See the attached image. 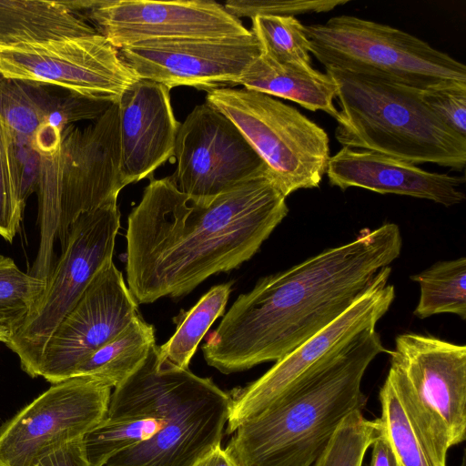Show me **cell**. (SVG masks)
<instances>
[{
    "mask_svg": "<svg viewBox=\"0 0 466 466\" xmlns=\"http://www.w3.org/2000/svg\"><path fill=\"white\" fill-rule=\"evenodd\" d=\"M118 50L139 79L208 93L238 86L243 72L261 54L251 31L234 36L147 41Z\"/></svg>",
    "mask_w": 466,
    "mask_h": 466,
    "instance_id": "cell-15",
    "label": "cell"
},
{
    "mask_svg": "<svg viewBox=\"0 0 466 466\" xmlns=\"http://www.w3.org/2000/svg\"><path fill=\"white\" fill-rule=\"evenodd\" d=\"M116 200L82 214L71 225L44 290L5 344L32 378L37 377L44 350L56 329L96 274L113 260L121 216Z\"/></svg>",
    "mask_w": 466,
    "mask_h": 466,
    "instance_id": "cell-9",
    "label": "cell"
},
{
    "mask_svg": "<svg viewBox=\"0 0 466 466\" xmlns=\"http://www.w3.org/2000/svg\"><path fill=\"white\" fill-rule=\"evenodd\" d=\"M325 69L337 85L340 110L335 118V137L342 147L412 165L464 168L466 137L446 127L425 106L421 90L370 73Z\"/></svg>",
    "mask_w": 466,
    "mask_h": 466,
    "instance_id": "cell-4",
    "label": "cell"
},
{
    "mask_svg": "<svg viewBox=\"0 0 466 466\" xmlns=\"http://www.w3.org/2000/svg\"><path fill=\"white\" fill-rule=\"evenodd\" d=\"M168 86L137 79L118 100L120 181L126 186L152 177L174 155L180 123Z\"/></svg>",
    "mask_w": 466,
    "mask_h": 466,
    "instance_id": "cell-18",
    "label": "cell"
},
{
    "mask_svg": "<svg viewBox=\"0 0 466 466\" xmlns=\"http://www.w3.org/2000/svg\"><path fill=\"white\" fill-rule=\"evenodd\" d=\"M206 102L238 128L282 193L319 187L330 157L326 131L295 107L246 88L208 92Z\"/></svg>",
    "mask_w": 466,
    "mask_h": 466,
    "instance_id": "cell-8",
    "label": "cell"
},
{
    "mask_svg": "<svg viewBox=\"0 0 466 466\" xmlns=\"http://www.w3.org/2000/svg\"><path fill=\"white\" fill-rule=\"evenodd\" d=\"M250 30L261 52L279 62L310 65L309 39L305 25L292 15H258Z\"/></svg>",
    "mask_w": 466,
    "mask_h": 466,
    "instance_id": "cell-27",
    "label": "cell"
},
{
    "mask_svg": "<svg viewBox=\"0 0 466 466\" xmlns=\"http://www.w3.org/2000/svg\"><path fill=\"white\" fill-rule=\"evenodd\" d=\"M43 86L0 77V114L12 137L40 152L56 149L67 127L96 120L109 106L105 101L72 94L55 96Z\"/></svg>",
    "mask_w": 466,
    "mask_h": 466,
    "instance_id": "cell-20",
    "label": "cell"
},
{
    "mask_svg": "<svg viewBox=\"0 0 466 466\" xmlns=\"http://www.w3.org/2000/svg\"><path fill=\"white\" fill-rule=\"evenodd\" d=\"M420 97L446 127L466 137V83L451 82L421 90Z\"/></svg>",
    "mask_w": 466,
    "mask_h": 466,
    "instance_id": "cell-32",
    "label": "cell"
},
{
    "mask_svg": "<svg viewBox=\"0 0 466 466\" xmlns=\"http://www.w3.org/2000/svg\"><path fill=\"white\" fill-rule=\"evenodd\" d=\"M232 284L231 281L212 287L185 312L173 336L158 348L159 361L188 369L200 340L224 313Z\"/></svg>",
    "mask_w": 466,
    "mask_h": 466,
    "instance_id": "cell-25",
    "label": "cell"
},
{
    "mask_svg": "<svg viewBox=\"0 0 466 466\" xmlns=\"http://www.w3.org/2000/svg\"><path fill=\"white\" fill-rule=\"evenodd\" d=\"M230 408L229 393L211 379L177 368L167 423L150 440L119 452L105 466H194L221 445Z\"/></svg>",
    "mask_w": 466,
    "mask_h": 466,
    "instance_id": "cell-13",
    "label": "cell"
},
{
    "mask_svg": "<svg viewBox=\"0 0 466 466\" xmlns=\"http://www.w3.org/2000/svg\"><path fill=\"white\" fill-rule=\"evenodd\" d=\"M111 388L88 376L53 384L0 427V466H37L105 417Z\"/></svg>",
    "mask_w": 466,
    "mask_h": 466,
    "instance_id": "cell-11",
    "label": "cell"
},
{
    "mask_svg": "<svg viewBox=\"0 0 466 466\" xmlns=\"http://www.w3.org/2000/svg\"><path fill=\"white\" fill-rule=\"evenodd\" d=\"M244 88L295 102L309 111H323L336 118L337 85L327 73L311 65L279 62L261 52L243 72Z\"/></svg>",
    "mask_w": 466,
    "mask_h": 466,
    "instance_id": "cell-21",
    "label": "cell"
},
{
    "mask_svg": "<svg viewBox=\"0 0 466 466\" xmlns=\"http://www.w3.org/2000/svg\"><path fill=\"white\" fill-rule=\"evenodd\" d=\"M370 448V458L365 466H399L390 443L378 431Z\"/></svg>",
    "mask_w": 466,
    "mask_h": 466,
    "instance_id": "cell-34",
    "label": "cell"
},
{
    "mask_svg": "<svg viewBox=\"0 0 466 466\" xmlns=\"http://www.w3.org/2000/svg\"><path fill=\"white\" fill-rule=\"evenodd\" d=\"M0 77L53 85L110 103L139 79L99 33L0 48Z\"/></svg>",
    "mask_w": 466,
    "mask_h": 466,
    "instance_id": "cell-12",
    "label": "cell"
},
{
    "mask_svg": "<svg viewBox=\"0 0 466 466\" xmlns=\"http://www.w3.org/2000/svg\"><path fill=\"white\" fill-rule=\"evenodd\" d=\"M401 248L400 227L388 222L258 279L208 335L206 362L229 374L278 361L347 310Z\"/></svg>",
    "mask_w": 466,
    "mask_h": 466,
    "instance_id": "cell-2",
    "label": "cell"
},
{
    "mask_svg": "<svg viewBox=\"0 0 466 466\" xmlns=\"http://www.w3.org/2000/svg\"><path fill=\"white\" fill-rule=\"evenodd\" d=\"M46 281L22 271L9 257L0 255V326L11 335L27 317Z\"/></svg>",
    "mask_w": 466,
    "mask_h": 466,
    "instance_id": "cell-28",
    "label": "cell"
},
{
    "mask_svg": "<svg viewBox=\"0 0 466 466\" xmlns=\"http://www.w3.org/2000/svg\"><path fill=\"white\" fill-rule=\"evenodd\" d=\"M388 352L387 379L431 455L447 466L448 451L466 438V346L402 333Z\"/></svg>",
    "mask_w": 466,
    "mask_h": 466,
    "instance_id": "cell-6",
    "label": "cell"
},
{
    "mask_svg": "<svg viewBox=\"0 0 466 466\" xmlns=\"http://www.w3.org/2000/svg\"><path fill=\"white\" fill-rule=\"evenodd\" d=\"M154 344V327L138 314L116 336L83 361L73 377H92L115 389L141 366Z\"/></svg>",
    "mask_w": 466,
    "mask_h": 466,
    "instance_id": "cell-23",
    "label": "cell"
},
{
    "mask_svg": "<svg viewBox=\"0 0 466 466\" xmlns=\"http://www.w3.org/2000/svg\"><path fill=\"white\" fill-rule=\"evenodd\" d=\"M37 466H91L84 452L82 439L71 441L44 458Z\"/></svg>",
    "mask_w": 466,
    "mask_h": 466,
    "instance_id": "cell-33",
    "label": "cell"
},
{
    "mask_svg": "<svg viewBox=\"0 0 466 466\" xmlns=\"http://www.w3.org/2000/svg\"><path fill=\"white\" fill-rule=\"evenodd\" d=\"M390 266L381 268L365 291L329 325L275 362L261 377L230 393L226 433L232 434L319 366L343 350L362 332L375 329L395 299Z\"/></svg>",
    "mask_w": 466,
    "mask_h": 466,
    "instance_id": "cell-10",
    "label": "cell"
},
{
    "mask_svg": "<svg viewBox=\"0 0 466 466\" xmlns=\"http://www.w3.org/2000/svg\"><path fill=\"white\" fill-rule=\"evenodd\" d=\"M325 175L330 186L341 190L361 187L380 194L423 198L445 207L465 199L461 189L464 177L430 172L374 151L342 147L329 157Z\"/></svg>",
    "mask_w": 466,
    "mask_h": 466,
    "instance_id": "cell-19",
    "label": "cell"
},
{
    "mask_svg": "<svg viewBox=\"0 0 466 466\" xmlns=\"http://www.w3.org/2000/svg\"><path fill=\"white\" fill-rule=\"evenodd\" d=\"M24 208L11 134L0 114V236L5 240L12 242L19 231Z\"/></svg>",
    "mask_w": 466,
    "mask_h": 466,
    "instance_id": "cell-30",
    "label": "cell"
},
{
    "mask_svg": "<svg viewBox=\"0 0 466 466\" xmlns=\"http://www.w3.org/2000/svg\"><path fill=\"white\" fill-rule=\"evenodd\" d=\"M137 302L113 260L94 278L56 329L37 370L52 384L72 378L77 367L138 315Z\"/></svg>",
    "mask_w": 466,
    "mask_h": 466,
    "instance_id": "cell-16",
    "label": "cell"
},
{
    "mask_svg": "<svg viewBox=\"0 0 466 466\" xmlns=\"http://www.w3.org/2000/svg\"><path fill=\"white\" fill-rule=\"evenodd\" d=\"M305 32L309 53L325 68L370 73L419 90L466 83L464 64L388 25L341 15Z\"/></svg>",
    "mask_w": 466,
    "mask_h": 466,
    "instance_id": "cell-7",
    "label": "cell"
},
{
    "mask_svg": "<svg viewBox=\"0 0 466 466\" xmlns=\"http://www.w3.org/2000/svg\"><path fill=\"white\" fill-rule=\"evenodd\" d=\"M380 417L378 433L390 443L399 466H442L417 434L393 385L386 378L380 389Z\"/></svg>",
    "mask_w": 466,
    "mask_h": 466,
    "instance_id": "cell-26",
    "label": "cell"
},
{
    "mask_svg": "<svg viewBox=\"0 0 466 466\" xmlns=\"http://www.w3.org/2000/svg\"><path fill=\"white\" fill-rule=\"evenodd\" d=\"M383 347L375 329L343 350L233 432L225 451L238 466H312L343 420L363 410L361 381Z\"/></svg>",
    "mask_w": 466,
    "mask_h": 466,
    "instance_id": "cell-3",
    "label": "cell"
},
{
    "mask_svg": "<svg viewBox=\"0 0 466 466\" xmlns=\"http://www.w3.org/2000/svg\"><path fill=\"white\" fill-rule=\"evenodd\" d=\"M120 146L117 104L92 124L67 127L57 152L42 157L38 195L39 242L29 274L46 281L56 240L64 246L71 225L84 213L117 199Z\"/></svg>",
    "mask_w": 466,
    "mask_h": 466,
    "instance_id": "cell-5",
    "label": "cell"
},
{
    "mask_svg": "<svg viewBox=\"0 0 466 466\" xmlns=\"http://www.w3.org/2000/svg\"><path fill=\"white\" fill-rule=\"evenodd\" d=\"M420 286L419 302L413 314L426 319L451 313L466 318V258L439 261L410 276Z\"/></svg>",
    "mask_w": 466,
    "mask_h": 466,
    "instance_id": "cell-24",
    "label": "cell"
},
{
    "mask_svg": "<svg viewBox=\"0 0 466 466\" xmlns=\"http://www.w3.org/2000/svg\"><path fill=\"white\" fill-rule=\"evenodd\" d=\"M194 466H238L228 452L220 446L199 460Z\"/></svg>",
    "mask_w": 466,
    "mask_h": 466,
    "instance_id": "cell-35",
    "label": "cell"
},
{
    "mask_svg": "<svg viewBox=\"0 0 466 466\" xmlns=\"http://www.w3.org/2000/svg\"><path fill=\"white\" fill-rule=\"evenodd\" d=\"M362 411L355 410L343 420L312 466H363L366 452L377 435V425Z\"/></svg>",
    "mask_w": 466,
    "mask_h": 466,
    "instance_id": "cell-29",
    "label": "cell"
},
{
    "mask_svg": "<svg viewBox=\"0 0 466 466\" xmlns=\"http://www.w3.org/2000/svg\"><path fill=\"white\" fill-rule=\"evenodd\" d=\"M169 176L192 198H210L268 170L234 123L207 102L180 123Z\"/></svg>",
    "mask_w": 466,
    "mask_h": 466,
    "instance_id": "cell-14",
    "label": "cell"
},
{
    "mask_svg": "<svg viewBox=\"0 0 466 466\" xmlns=\"http://www.w3.org/2000/svg\"><path fill=\"white\" fill-rule=\"evenodd\" d=\"M268 169L210 198L150 179L127 218V288L137 303L179 298L250 259L289 212Z\"/></svg>",
    "mask_w": 466,
    "mask_h": 466,
    "instance_id": "cell-1",
    "label": "cell"
},
{
    "mask_svg": "<svg viewBox=\"0 0 466 466\" xmlns=\"http://www.w3.org/2000/svg\"><path fill=\"white\" fill-rule=\"evenodd\" d=\"M10 337L11 332L7 329L0 326V342H4L5 344H6Z\"/></svg>",
    "mask_w": 466,
    "mask_h": 466,
    "instance_id": "cell-36",
    "label": "cell"
},
{
    "mask_svg": "<svg viewBox=\"0 0 466 466\" xmlns=\"http://www.w3.org/2000/svg\"><path fill=\"white\" fill-rule=\"evenodd\" d=\"M96 33L67 1L0 0V48Z\"/></svg>",
    "mask_w": 466,
    "mask_h": 466,
    "instance_id": "cell-22",
    "label": "cell"
},
{
    "mask_svg": "<svg viewBox=\"0 0 466 466\" xmlns=\"http://www.w3.org/2000/svg\"><path fill=\"white\" fill-rule=\"evenodd\" d=\"M349 0H229L226 10L237 18L258 15H292L329 12Z\"/></svg>",
    "mask_w": 466,
    "mask_h": 466,
    "instance_id": "cell-31",
    "label": "cell"
},
{
    "mask_svg": "<svg viewBox=\"0 0 466 466\" xmlns=\"http://www.w3.org/2000/svg\"><path fill=\"white\" fill-rule=\"evenodd\" d=\"M86 15L95 29L118 49L155 40L250 33L240 19L211 0H98Z\"/></svg>",
    "mask_w": 466,
    "mask_h": 466,
    "instance_id": "cell-17",
    "label": "cell"
}]
</instances>
